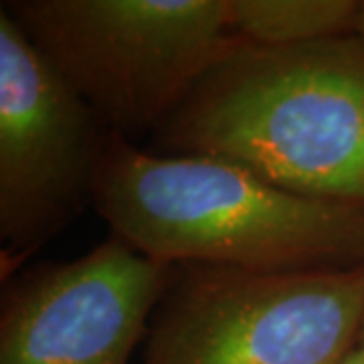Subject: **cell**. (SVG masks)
Returning a JSON list of instances; mask_svg holds the SVG:
<instances>
[{
    "label": "cell",
    "mask_w": 364,
    "mask_h": 364,
    "mask_svg": "<svg viewBox=\"0 0 364 364\" xmlns=\"http://www.w3.org/2000/svg\"><path fill=\"white\" fill-rule=\"evenodd\" d=\"M166 154L221 158L301 195L364 203V49L241 39L156 130Z\"/></svg>",
    "instance_id": "obj_2"
},
{
    "label": "cell",
    "mask_w": 364,
    "mask_h": 364,
    "mask_svg": "<svg viewBox=\"0 0 364 364\" xmlns=\"http://www.w3.org/2000/svg\"><path fill=\"white\" fill-rule=\"evenodd\" d=\"M172 273L116 235L26 272L2 296L0 364H130Z\"/></svg>",
    "instance_id": "obj_6"
},
{
    "label": "cell",
    "mask_w": 364,
    "mask_h": 364,
    "mask_svg": "<svg viewBox=\"0 0 364 364\" xmlns=\"http://www.w3.org/2000/svg\"><path fill=\"white\" fill-rule=\"evenodd\" d=\"M109 134L2 6V273L28 259L91 200Z\"/></svg>",
    "instance_id": "obj_5"
},
{
    "label": "cell",
    "mask_w": 364,
    "mask_h": 364,
    "mask_svg": "<svg viewBox=\"0 0 364 364\" xmlns=\"http://www.w3.org/2000/svg\"><path fill=\"white\" fill-rule=\"evenodd\" d=\"M344 364H364V354L360 350H354Z\"/></svg>",
    "instance_id": "obj_9"
},
{
    "label": "cell",
    "mask_w": 364,
    "mask_h": 364,
    "mask_svg": "<svg viewBox=\"0 0 364 364\" xmlns=\"http://www.w3.org/2000/svg\"><path fill=\"white\" fill-rule=\"evenodd\" d=\"M356 9V0H227L235 35L261 47L352 37Z\"/></svg>",
    "instance_id": "obj_7"
},
{
    "label": "cell",
    "mask_w": 364,
    "mask_h": 364,
    "mask_svg": "<svg viewBox=\"0 0 364 364\" xmlns=\"http://www.w3.org/2000/svg\"><path fill=\"white\" fill-rule=\"evenodd\" d=\"M91 203L112 235L166 265L364 269V203L294 193L221 158L109 134Z\"/></svg>",
    "instance_id": "obj_1"
},
{
    "label": "cell",
    "mask_w": 364,
    "mask_h": 364,
    "mask_svg": "<svg viewBox=\"0 0 364 364\" xmlns=\"http://www.w3.org/2000/svg\"><path fill=\"white\" fill-rule=\"evenodd\" d=\"M104 126L156 132L241 41L227 0H16L2 4Z\"/></svg>",
    "instance_id": "obj_3"
},
{
    "label": "cell",
    "mask_w": 364,
    "mask_h": 364,
    "mask_svg": "<svg viewBox=\"0 0 364 364\" xmlns=\"http://www.w3.org/2000/svg\"><path fill=\"white\" fill-rule=\"evenodd\" d=\"M352 37L360 43V47L364 49V0L358 2V9H356V18H354V31H352Z\"/></svg>",
    "instance_id": "obj_8"
},
{
    "label": "cell",
    "mask_w": 364,
    "mask_h": 364,
    "mask_svg": "<svg viewBox=\"0 0 364 364\" xmlns=\"http://www.w3.org/2000/svg\"><path fill=\"white\" fill-rule=\"evenodd\" d=\"M364 322V269L174 265L140 364H344Z\"/></svg>",
    "instance_id": "obj_4"
},
{
    "label": "cell",
    "mask_w": 364,
    "mask_h": 364,
    "mask_svg": "<svg viewBox=\"0 0 364 364\" xmlns=\"http://www.w3.org/2000/svg\"><path fill=\"white\" fill-rule=\"evenodd\" d=\"M356 350H360L364 354V322H363V328H360V338H358V346H356Z\"/></svg>",
    "instance_id": "obj_10"
}]
</instances>
